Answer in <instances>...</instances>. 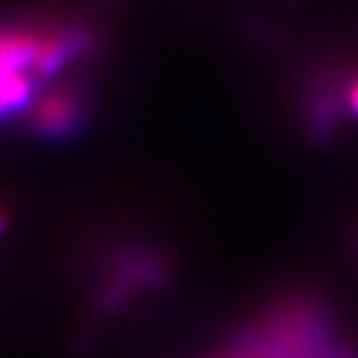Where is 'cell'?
<instances>
[{
    "label": "cell",
    "instance_id": "3957f363",
    "mask_svg": "<svg viewBox=\"0 0 358 358\" xmlns=\"http://www.w3.org/2000/svg\"><path fill=\"white\" fill-rule=\"evenodd\" d=\"M47 31L33 26H0V70L38 77V61Z\"/></svg>",
    "mask_w": 358,
    "mask_h": 358
},
{
    "label": "cell",
    "instance_id": "277c9868",
    "mask_svg": "<svg viewBox=\"0 0 358 358\" xmlns=\"http://www.w3.org/2000/svg\"><path fill=\"white\" fill-rule=\"evenodd\" d=\"M40 87L42 82L31 73L0 70V119H12L33 107Z\"/></svg>",
    "mask_w": 358,
    "mask_h": 358
},
{
    "label": "cell",
    "instance_id": "5b68a950",
    "mask_svg": "<svg viewBox=\"0 0 358 358\" xmlns=\"http://www.w3.org/2000/svg\"><path fill=\"white\" fill-rule=\"evenodd\" d=\"M347 105L352 114L358 119V75L354 80H349V87H347Z\"/></svg>",
    "mask_w": 358,
    "mask_h": 358
},
{
    "label": "cell",
    "instance_id": "7a4b0ae2",
    "mask_svg": "<svg viewBox=\"0 0 358 358\" xmlns=\"http://www.w3.org/2000/svg\"><path fill=\"white\" fill-rule=\"evenodd\" d=\"M89 117V100L77 87H59L42 93L31 107V124L40 138L63 140L80 133Z\"/></svg>",
    "mask_w": 358,
    "mask_h": 358
},
{
    "label": "cell",
    "instance_id": "6da1fadb",
    "mask_svg": "<svg viewBox=\"0 0 358 358\" xmlns=\"http://www.w3.org/2000/svg\"><path fill=\"white\" fill-rule=\"evenodd\" d=\"M214 358H358L314 303H284L242 328Z\"/></svg>",
    "mask_w": 358,
    "mask_h": 358
}]
</instances>
